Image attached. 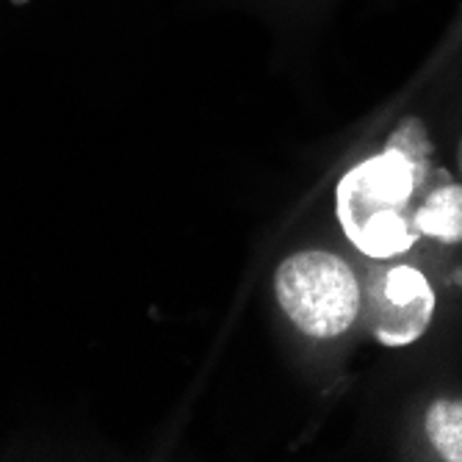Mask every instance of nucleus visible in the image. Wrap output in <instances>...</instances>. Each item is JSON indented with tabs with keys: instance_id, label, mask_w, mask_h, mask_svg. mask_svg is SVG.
I'll return each instance as SVG.
<instances>
[{
	"instance_id": "obj_5",
	"label": "nucleus",
	"mask_w": 462,
	"mask_h": 462,
	"mask_svg": "<svg viewBox=\"0 0 462 462\" xmlns=\"http://www.w3.org/2000/svg\"><path fill=\"white\" fill-rule=\"evenodd\" d=\"M427 435L448 462H462V399H440L427 410Z\"/></svg>"
},
{
	"instance_id": "obj_6",
	"label": "nucleus",
	"mask_w": 462,
	"mask_h": 462,
	"mask_svg": "<svg viewBox=\"0 0 462 462\" xmlns=\"http://www.w3.org/2000/svg\"><path fill=\"white\" fill-rule=\"evenodd\" d=\"M457 158H459V170H462V142H459V150H457Z\"/></svg>"
},
{
	"instance_id": "obj_2",
	"label": "nucleus",
	"mask_w": 462,
	"mask_h": 462,
	"mask_svg": "<svg viewBox=\"0 0 462 462\" xmlns=\"http://www.w3.org/2000/svg\"><path fill=\"white\" fill-rule=\"evenodd\" d=\"M274 293L282 313L310 338H335L360 316V282L329 252H300L280 263Z\"/></svg>"
},
{
	"instance_id": "obj_1",
	"label": "nucleus",
	"mask_w": 462,
	"mask_h": 462,
	"mask_svg": "<svg viewBox=\"0 0 462 462\" xmlns=\"http://www.w3.org/2000/svg\"><path fill=\"white\" fill-rule=\"evenodd\" d=\"M432 142L421 119H404L388 147L344 175L335 211L349 241L368 258L388 261L421 236L415 225L418 191L432 175Z\"/></svg>"
},
{
	"instance_id": "obj_4",
	"label": "nucleus",
	"mask_w": 462,
	"mask_h": 462,
	"mask_svg": "<svg viewBox=\"0 0 462 462\" xmlns=\"http://www.w3.org/2000/svg\"><path fill=\"white\" fill-rule=\"evenodd\" d=\"M415 225L421 236L438 238L440 244H459L462 241V186L443 183L427 191L418 205Z\"/></svg>"
},
{
	"instance_id": "obj_3",
	"label": "nucleus",
	"mask_w": 462,
	"mask_h": 462,
	"mask_svg": "<svg viewBox=\"0 0 462 462\" xmlns=\"http://www.w3.org/2000/svg\"><path fill=\"white\" fill-rule=\"evenodd\" d=\"M360 316L385 346H407L427 332L435 316V291L412 266H383L360 285Z\"/></svg>"
}]
</instances>
